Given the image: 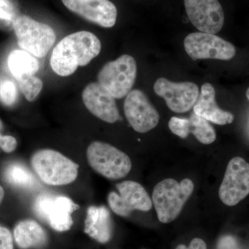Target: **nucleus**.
Listing matches in <instances>:
<instances>
[{
    "label": "nucleus",
    "instance_id": "obj_11",
    "mask_svg": "<svg viewBox=\"0 0 249 249\" xmlns=\"http://www.w3.org/2000/svg\"><path fill=\"white\" fill-rule=\"evenodd\" d=\"M155 92L165 100L170 110L184 113L191 110L199 97L197 85L191 82L175 83L165 78L156 80Z\"/></svg>",
    "mask_w": 249,
    "mask_h": 249
},
{
    "label": "nucleus",
    "instance_id": "obj_30",
    "mask_svg": "<svg viewBox=\"0 0 249 249\" xmlns=\"http://www.w3.org/2000/svg\"><path fill=\"white\" fill-rule=\"evenodd\" d=\"M246 94H247V97L248 98V100L249 101V88H248V89H247V93H246Z\"/></svg>",
    "mask_w": 249,
    "mask_h": 249
},
{
    "label": "nucleus",
    "instance_id": "obj_28",
    "mask_svg": "<svg viewBox=\"0 0 249 249\" xmlns=\"http://www.w3.org/2000/svg\"><path fill=\"white\" fill-rule=\"evenodd\" d=\"M176 249H207V246L204 240L200 238H194L190 243L189 247L181 245L178 246Z\"/></svg>",
    "mask_w": 249,
    "mask_h": 249
},
{
    "label": "nucleus",
    "instance_id": "obj_10",
    "mask_svg": "<svg viewBox=\"0 0 249 249\" xmlns=\"http://www.w3.org/2000/svg\"><path fill=\"white\" fill-rule=\"evenodd\" d=\"M249 194V163L241 157L229 161L219 190V196L224 204L235 206Z\"/></svg>",
    "mask_w": 249,
    "mask_h": 249
},
{
    "label": "nucleus",
    "instance_id": "obj_25",
    "mask_svg": "<svg viewBox=\"0 0 249 249\" xmlns=\"http://www.w3.org/2000/svg\"><path fill=\"white\" fill-rule=\"evenodd\" d=\"M3 129V124L0 120V147L3 151L6 153H11L14 152L17 147V140L11 136H3L1 134V131Z\"/></svg>",
    "mask_w": 249,
    "mask_h": 249
},
{
    "label": "nucleus",
    "instance_id": "obj_14",
    "mask_svg": "<svg viewBox=\"0 0 249 249\" xmlns=\"http://www.w3.org/2000/svg\"><path fill=\"white\" fill-rule=\"evenodd\" d=\"M72 12L104 28L115 25L117 9L109 0H62Z\"/></svg>",
    "mask_w": 249,
    "mask_h": 249
},
{
    "label": "nucleus",
    "instance_id": "obj_9",
    "mask_svg": "<svg viewBox=\"0 0 249 249\" xmlns=\"http://www.w3.org/2000/svg\"><path fill=\"white\" fill-rule=\"evenodd\" d=\"M119 194L111 192L108 196V204L113 212L121 217H127L135 210L147 212L152 207V201L145 188L132 181H123L116 185Z\"/></svg>",
    "mask_w": 249,
    "mask_h": 249
},
{
    "label": "nucleus",
    "instance_id": "obj_26",
    "mask_svg": "<svg viewBox=\"0 0 249 249\" xmlns=\"http://www.w3.org/2000/svg\"><path fill=\"white\" fill-rule=\"evenodd\" d=\"M0 249H14L12 235L6 228L0 226Z\"/></svg>",
    "mask_w": 249,
    "mask_h": 249
},
{
    "label": "nucleus",
    "instance_id": "obj_8",
    "mask_svg": "<svg viewBox=\"0 0 249 249\" xmlns=\"http://www.w3.org/2000/svg\"><path fill=\"white\" fill-rule=\"evenodd\" d=\"M187 54L193 60L216 59L230 60L235 57V47L215 34L192 33L183 42Z\"/></svg>",
    "mask_w": 249,
    "mask_h": 249
},
{
    "label": "nucleus",
    "instance_id": "obj_13",
    "mask_svg": "<svg viewBox=\"0 0 249 249\" xmlns=\"http://www.w3.org/2000/svg\"><path fill=\"white\" fill-rule=\"evenodd\" d=\"M187 16L199 31L216 34L224 24V11L218 0H184Z\"/></svg>",
    "mask_w": 249,
    "mask_h": 249
},
{
    "label": "nucleus",
    "instance_id": "obj_6",
    "mask_svg": "<svg viewBox=\"0 0 249 249\" xmlns=\"http://www.w3.org/2000/svg\"><path fill=\"white\" fill-rule=\"evenodd\" d=\"M137 73L135 59L124 54L103 66L98 73V83L114 98L121 99L132 91Z\"/></svg>",
    "mask_w": 249,
    "mask_h": 249
},
{
    "label": "nucleus",
    "instance_id": "obj_4",
    "mask_svg": "<svg viewBox=\"0 0 249 249\" xmlns=\"http://www.w3.org/2000/svg\"><path fill=\"white\" fill-rule=\"evenodd\" d=\"M18 45L38 58L45 57L55 43V31L47 24L26 16L16 18L13 23Z\"/></svg>",
    "mask_w": 249,
    "mask_h": 249
},
{
    "label": "nucleus",
    "instance_id": "obj_1",
    "mask_svg": "<svg viewBox=\"0 0 249 249\" xmlns=\"http://www.w3.org/2000/svg\"><path fill=\"white\" fill-rule=\"evenodd\" d=\"M101 50V41L92 33H73L55 46L51 56V67L58 76H70L78 67L88 65L99 55Z\"/></svg>",
    "mask_w": 249,
    "mask_h": 249
},
{
    "label": "nucleus",
    "instance_id": "obj_18",
    "mask_svg": "<svg viewBox=\"0 0 249 249\" xmlns=\"http://www.w3.org/2000/svg\"><path fill=\"white\" fill-rule=\"evenodd\" d=\"M85 232L101 243H106L111 236L110 213L105 206H90L87 212Z\"/></svg>",
    "mask_w": 249,
    "mask_h": 249
},
{
    "label": "nucleus",
    "instance_id": "obj_27",
    "mask_svg": "<svg viewBox=\"0 0 249 249\" xmlns=\"http://www.w3.org/2000/svg\"><path fill=\"white\" fill-rule=\"evenodd\" d=\"M217 249H240L237 241L231 236H225L218 242Z\"/></svg>",
    "mask_w": 249,
    "mask_h": 249
},
{
    "label": "nucleus",
    "instance_id": "obj_20",
    "mask_svg": "<svg viewBox=\"0 0 249 249\" xmlns=\"http://www.w3.org/2000/svg\"><path fill=\"white\" fill-rule=\"evenodd\" d=\"M8 65L16 79L24 76L36 74L39 70V62L32 54L23 50H15L10 53Z\"/></svg>",
    "mask_w": 249,
    "mask_h": 249
},
{
    "label": "nucleus",
    "instance_id": "obj_19",
    "mask_svg": "<svg viewBox=\"0 0 249 249\" xmlns=\"http://www.w3.org/2000/svg\"><path fill=\"white\" fill-rule=\"evenodd\" d=\"M14 237L19 248H41L47 242V234L34 220L26 219L18 223L14 229Z\"/></svg>",
    "mask_w": 249,
    "mask_h": 249
},
{
    "label": "nucleus",
    "instance_id": "obj_15",
    "mask_svg": "<svg viewBox=\"0 0 249 249\" xmlns=\"http://www.w3.org/2000/svg\"><path fill=\"white\" fill-rule=\"evenodd\" d=\"M82 96L85 107L93 115L108 124H114L119 120L120 115L116 98L99 83L87 85Z\"/></svg>",
    "mask_w": 249,
    "mask_h": 249
},
{
    "label": "nucleus",
    "instance_id": "obj_7",
    "mask_svg": "<svg viewBox=\"0 0 249 249\" xmlns=\"http://www.w3.org/2000/svg\"><path fill=\"white\" fill-rule=\"evenodd\" d=\"M34 209L37 217L54 230L64 232L71 229L72 213L79 209V206L67 196L43 194L36 199Z\"/></svg>",
    "mask_w": 249,
    "mask_h": 249
},
{
    "label": "nucleus",
    "instance_id": "obj_23",
    "mask_svg": "<svg viewBox=\"0 0 249 249\" xmlns=\"http://www.w3.org/2000/svg\"><path fill=\"white\" fill-rule=\"evenodd\" d=\"M16 85L9 79H0V101L6 106H11L17 101Z\"/></svg>",
    "mask_w": 249,
    "mask_h": 249
},
{
    "label": "nucleus",
    "instance_id": "obj_22",
    "mask_svg": "<svg viewBox=\"0 0 249 249\" xmlns=\"http://www.w3.org/2000/svg\"><path fill=\"white\" fill-rule=\"evenodd\" d=\"M16 80L23 94L29 102L35 101L43 88L42 80L34 75L22 76Z\"/></svg>",
    "mask_w": 249,
    "mask_h": 249
},
{
    "label": "nucleus",
    "instance_id": "obj_16",
    "mask_svg": "<svg viewBox=\"0 0 249 249\" xmlns=\"http://www.w3.org/2000/svg\"><path fill=\"white\" fill-rule=\"evenodd\" d=\"M168 127L180 138L186 139L191 133L199 142L206 145L212 143L216 139L215 130L209 121L194 112L192 113L189 119L172 117Z\"/></svg>",
    "mask_w": 249,
    "mask_h": 249
},
{
    "label": "nucleus",
    "instance_id": "obj_29",
    "mask_svg": "<svg viewBox=\"0 0 249 249\" xmlns=\"http://www.w3.org/2000/svg\"><path fill=\"white\" fill-rule=\"evenodd\" d=\"M4 189H3L2 187L0 186V205H1V202H2L3 199H4Z\"/></svg>",
    "mask_w": 249,
    "mask_h": 249
},
{
    "label": "nucleus",
    "instance_id": "obj_17",
    "mask_svg": "<svg viewBox=\"0 0 249 249\" xmlns=\"http://www.w3.org/2000/svg\"><path fill=\"white\" fill-rule=\"evenodd\" d=\"M215 89L211 83L201 86V93L193 106V112L208 121L219 125L232 124L234 115L220 109L215 101Z\"/></svg>",
    "mask_w": 249,
    "mask_h": 249
},
{
    "label": "nucleus",
    "instance_id": "obj_21",
    "mask_svg": "<svg viewBox=\"0 0 249 249\" xmlns=\"http://www.w3.org/2000/svg\"><path fill=\"white\" fill-rule=\"evenodd\" d=\"M6 181L11 184L22 188H31L36 183V178L30 170L19 163H13L4 172Z\"/></svg>",
    "mask_w": 249,
    "mask_h": 249
},
{
    "label": "nucleus",
    "instance_id": "obj_3",
    "mask_svg": "<svg viewBox=\"0 0 249 249\" xmlns=\"http://www.w3.org/2000/svg\"><path fill=\"white\" fill-rule=\"evenodd\" d=\"M31 165L40 179L51 186L70 184L76 179L79 165L55 150L46 149L36 152Z\"/></svg>",
    "mask_w": 249,
    "mask_h": 249
},
{
    "label": "nucleus",
    "instance_id": "obj_12",
    "mask_svg": "<svg viewBox=\"0 0 249 249\" xmlns=\"http://www.w3.org/2000/svg\"><path fill=\"white\" fill-rule=\"evenodd\" d=\"M124 112L132 128L139 133H146L155 128L160 121L158 111L145 93L139 89L132 90L127 95Z\"/></svg>",
    "mask_w": 249,
    "mask_h": 249
},
{
    "label": "nucleus",
    "instance_id": "obj_2",
    "mask_svg": "<svg viewBox=\"0 0 249 249\" xmlns=\"http://www.w3.org/2000/svg\"><path fill=\"white\" fill-rule=\"evenodd\" d=\"M193 191L194 183L189 178L178 182L169 178L157 183L152 193V200L159 220L163 224L175 220Z\"/></svg>",
    "mask_w": 249,
    "mask_h": 249
},
{
    "label": "nucleus",
    "instance_id": "obj_5",
    "mask_svg": "<svg viewBox=\"0 0 249 249\" xmlns=\"http://www.w3.org/2000/svg\"><path fill=\"white\" fill-rule=\"evenodd\" d=\"M87 158L95 171L109 179L124 178L132 169L128 155L107 142H94L90 144Z\"/></svg>",
    "mask_w": 249,
    "mask_h": 249
},
{
    "label": "nucleus",
    "instance_id": "obj_24",
    "mask_svg": "<svg viewBox=\"0 0 249 249\" xmlns=\"http://www.w3.org/2000/svg\"><path fill=\"white\" fill-rule=\"evenodd\" d=\"M14 6L9 0H0V21L14 23Z\"/></svg>",
    "mask_w": 249,
    "mask_h": 249
}]
</instances>
